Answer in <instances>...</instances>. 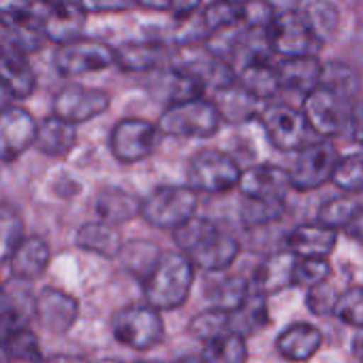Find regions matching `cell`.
Masks as SVG:
<instances>
[{"instance_id":"9f6ffc18","label":"cell","mask_w":363,"mask_h":363,"mask_svg":"<svg viewBox=\"0 0 363 363\" xmlns=\"http://www.w3.org/2000/svg\"><path fill=\"white\" fill-rule=\"evenodd\" d=\"M0 363H13L11 355H9V349H6V340L0 338Z\"/></svg>"},{"instance_id":"603a6c76","label":"cell","mask_w":363,"mask_h":363,"mask_svg":"<svg viewBox=\"0 0 363 363\" xmlns=\"http://www.w3.org/2000/svg\"><path fill=\"white\" fill-rule=\"evenodd\" d=\"M323 336L311 323H294L289 325L277 340V349L283 359L294 363H302L313 359L321 349Z\"/></svg>"},{"instance_id":"52a82bcc","label":"cell","mask_w":363,"mask_h":363,"mask_svg":"<svg viewBox=\"0 0 363 363\" xmlns=\"http://www.w3.org/2000/svg\"><path fill=\"white\" fill-rule=\"evenodd\" d=\"M240 172V166L228 153L217 149H204L189 160L187 187H191L196 194H223L238 185Z\"/></svg>"},{"instance_id":"c3c4849f","label":"cell","mask_w":363,"mask_h":363,"mask_svg":"<svg viewBox=\"0 0 363 363\" xmlns=\"http://www.w3.org/2000/svg\"><path fill=\"white\" fill-rule=\"evenodd\" d=\"M202 0H136V4L145 6V9H151V11H168L172 13L177 19H187L191 17L198 6H200Z\"/></svg>"},{"instance_id":"b9f144b4","label":"cell","mask_w":363,"mask_h":363,"mask_svg":"<svg viewBox=\"0 0 363 363\" xmlns=\"http://www.w3.org/2000/svg\"><path fill=\"white\" fill-rule=\"evenodd\" d=\"M332 268L328 264V259H319V257H296L294 264V272H291V285H300V287H317L321 283L328 281Z\"/></svg>"},{"instance_id":"ee69618b","label":"cell","mask_w":363,"mask_h":363,"mask_svg":"<svg viewBox=\"0 0 363 363\" xmlns=\"http://www.w3.org/2000/svg\"><path fill=\"white\" fill-rule=\"evenodd\" d=\"M249 283L238 279V277H230V279H221L215 283L211 298H213V308H221L232 313L247 296Z\"/></svg>"},{"instance_id":"7bdbcfd3","label":"cell","mask_w":363,"mask_h":363,"mask_svg":"<svg viewBox=\"0 0 363 363\" xmlns=\"http://www.w3.org/2000/svg\"><path fill=\"white\" fill-rule=\"evenodd\" d=\"M191 332L196 338H200L202 342H208V340H215L230 330V313L228 311H221V308H211V311H204L200 313L194 321H191Z\"/></svg>"},{"instance_id":"e575fe53","label":"cell","mask_w":363,"mask_h":363,"mask_svg":"<svg viewBox=\"0 0 363 363\" xmlns=\"http://www.w3.org/2000/svg\"><path fill=\"white\" fill-rule=\"evenodd\" d=\"M202 362L204 363H245L247 362V345L245 336L236 332H228L215 340L204 342Z\"/></svg>"},{"instance_id":"4dcf8cb0","label":"cell","mask_w":363,"mask_h":363,"mask_svg":"<svg viewBox=\"0 0 363 363\" xmlns=\"http://www.w3.org/2000/svg\"><path fill=\"white\" fill-rule=\"evenodd\" d=\"M266 294L255 289L249 283L245 300L230 313V330L245 336L253 334L255 330L264 328L268 323V306H266Z\"/></svg>"},{"instance_id":"ba28073f","label":"cell","mask_w":363,"mask_h":363,"mask_svg":"<svg viewBox=\"0 0 363 363\" xmlns=\"http://www.w3.org/2000/svg\"><path fill=\"white\" fill-rule=\"evenodd\" d=\"M53 66L62 77L74 79L89 72H100L115 66V49L96 38H74L57 45L53 53Z\"/></svg>"},{"instance_id":"6f0895ef","label":"cell","mask_w":363,"mask_h":363,"mask_svg":"<svg viewBox=\"0 0 363 363\" xmlns=\"http://www.w3.org/2000/svg\"><path fill=\"white\" fill-rule=\"evenodd\" d=\"M174 363H204L202 362V357H198V355H187V357H181L179 362Z\"/></svg>"},{"instance_id":"bcb514c9","label":"cell","mask_w":363,"mask_h":363,"mask_svg":"<svg viewBox=\"0 0 363 363\" xmlns=\"http://www.w3.org/2000/svg\"><path fill=\"white\" fill-rule=\"evenodd\" d=\"M336 317L349 325H353L355 330H362L363 325V291L359 285L347 289L345 294L336 296L334 302V311Z\"/></svg>"},{"instance_id":"91938a15","label":"cell","mask_w":363,"mask_h":363,"mask_svg":"<svg viewBox=\"0 0 363 363\" xmlns=\"http://www.w3.org/2000/svg\"><path fill=\"white\" fill-rule=\"evenodd\" d=\"M102 363H117V362H102Z\"/></svg>"},{"instance_id":"ffe728a7","label":"cell","mask_w":363,"mask_h":363,"mask_svg":"<svg viewBox=\"0 0 363 363\" xmlns=\"http://www.w3.org/2000/svg\"><path fill=\"white\" fill-rule=\"evenodd\" d=\"M336 240H338L336 230H330L321 223H306V225L296 228L289 234L287 247H289V253L296 257L325 259L334 251Z\"/></svg>"},{"instance_id":"2e32d148","label":"cell","mask_w":363,"mask_h":363,"mask_svg":"<svg viewBox=\"0 0 363 363\" xmlns=\"http://www.w3.org/2000/svg\"><path fill=\"white\" fill-rule=\"evenodd\" d=\"M34 315L49 334H66L79 317V304L62 289L45 287L34 300Z\"/></svg>"},{"instance_id":"d4e9b609","label":"cell","mask_w":363,"mask_h":363,"mask_svg":"<svg viewBox=\"0 0 363 363\" xmlns=\"http://www.w3.org/2000/svg\"><path fill=\"white\" fill-rule=\"evenodd\" d=\"M138 211L140 198L121 187H102L96 196V213L100 221L113 228L132 221L134 217H138Z\"/></svg>"},{"instance_id":"f546056e","label":"cell","mask_w":363,"mask_h":363,"mask_svg":"<svg viewBox=\"0 0 363 363\" xmlns=\"http://www.w3.org/2000/svg\"><path fill=\"white\" fill-rule=\"evenodd\" d=\"M74 240L83 251L96 253L100 257L113 259L123 251V238L119 230L102 221H91V223L81 225Z\"/></svg>"},{"instance_id":"836d02e7","label":"cell","mask_w":363,"mask_h":363,"mask_svg":"<svg viewBox=\"0 0 363 363\" xmlns=\"http://www.w3.org/2000/svg\"><path fill=\"white\" fill-rule=\"evenodd\" d=\"M319 85L351 102L359 91V74L355 68H351L345 62H330V64H323L321 68Z\"/></svg>"},{"instance_id":"484cf974","label":"cell","mask_w":363,"mask_h":363,"mask_svg":"<svg viewBox=\"0 0 363 363\" xmlns=\"http://www.w3.org/2000/svg\"><path fill=\"white\" fill-rule=\"evenodd\" d=\"M170 51L162 43H125L119 49H115V66H121V70L130 72H149L157 70L166 60Z\"/></svg>"},{"instance_id":"11a10c76","label":"cell","mask_w":363,"mask_h":363,"mask_svg":"<svg viewBox=\"0 0 363 363\" xmlns=\"http://www.w3.org/2000/svg\"><path fill=\"white\" fill-rule=\"evenodd\" d=\"M11 100H13V98H11V94H9V89H6V87H4V83L0 81V111H2V108H6L9 104H13Z\"/></svg>"},{"instance_id":"9c48e42d","label":"cell","mask_w":363,"mask_h":363,"mask_svg":"<svg viewBox=\"0 0 363 363\" xmlns=\"http://www.w3.org/2000/svg\"><path fill=\"white\" fill-rule=\"evenodd\" d=\"M296 153V162L291 170H287L291 189L313 191L330 183L334 164L338 160L336 147L330 143V138H315Z\"/></svg>"},{"instance_id":"ab89813d","label":"cell","mask_w":363,"mask_h":363,"mask_svg":"<svg viewBox=\"0 0 363 363\" xmlns=\"http://www.w3.org/2000/svg\"><path fill=\"white\" fill-rule=\"evenodd\" d=\"M242 4H234V2H225V0H215L211 2L204 13L200 15L202 28L206 34L242 23Z\"/></svg>"},{"instance_id":"d6a6232c","label":"cell","mask_w":363,"mask_h":363,"mask_svg":"<svg viewBox=\"0 0 363 363\" xmlns=\"http://www.w3.org/2000/svg\"><path fill=\"white\" fill-rule=\"evenodd\" d=\"M294 264H296V255L291 253H277L270 259H266L259 270L255 281L251 283L255 289H259L262 294L270 296L274 291L285 289L287 285H291V272H294Z\"/></svg>"},{"instance_id":"8d00e7d4","label":"cell","mask_w":363,"mask_h":363,"mask_svg":"<svg viewBox=\"0 0 363 363\" xmlns=\"http://www.w3.org/2000/svg\"><path fill=\"white\" fill-rule=\"evenodd\" d=\"M359 213H362V204L351 196H342V198H334V200L325 202L319 208L317 223H321L330 230H345L351 223V219Z\"/></svg>"},{"instance_id":"681fc988","label":"cell","mask_w":363,"mask_h":363,"mask_svg":"<svg viewBox=\"0 0 363 363\" xmlns=\"http://www.w3.org/2000/svg\"><path fill=\"white\" fill-rule=\"evenodd\" d=\"M334 302H336V294L334 289L325 283L317 285V287H311L308 289V308L319 315V317H325L334 311Z\"/></svg>"},{"instance_id":"7dc6e473","label":"cell","mask_w":363,"mask_h":363,"mask_svg":"<svg viewBox=\"0 0 363 363\" xmlns=\"http://www.w3.org/2000/svg\"><path fill=\"white\" fill-rule=\"evenodd\" d=\"M6 349H9L11 359H23L30 363L40 362L38 340L30 330H26V325L6 336Z\"/></svg>"},{"instance_id":"83f0119b","label":"cell","mask_w":363,"mask_h":363,"mask_svg":"<svg viewBox=\"0 0 363 363\" xmlns=\"http://www.w3.org/2000/svg\"><path fill=\"white\" fill-rule=\"evenodd\" d=\"M213 104L217 106L221 121H232V123L249 121V119L257 117L262 111V100L253 98L238 83H232L223 89H217Z\"/></svg>"},{"instance_id":"74e56055","label":"cell","mask_w":363,"mask_h":363,"mask_svg":"<svg viewBox=\"0 0 363 363\" xmlns=\"http://www.w3.org/2000/svg\"><path fill=\"white\" fill-rule=\"evenodd\" d=\"M330 181L347 194H359L363 189L362 153H351L347 157H338Z\"/></svg>"},{"instance_id":"30bf717a","label":"cell","mask_w":363,"mask_h":363,"mask_svg":"<svg viewBox=\"0 0 363 363\" xmlns=\"http://www.w3.org/2000/svg\"><path fill=\"white\" fill-rule=\"evenodd\" d=\"M113 334L121 345L134 351H149L164 338V321L157 308L149 304H132L115 315Z\"/></svg>"},{"instance_id":"44dd1931","label":"cell","mask_w":363,"mask_h":363,"mask_svg":"<svg viewBox=\"0 0 363 363\" xmlns=\"http://www.w3.org/2000/svg\"><path fill=\"white\" fill-rule=\"evenodd\" d=\"M47 264H49V245L38 236L23 238L9 257L13 279L26 283L38 279L47 270Z\"/></svg>"},{"instance_id":"f5cc1de1","label":"cell","mask_w":363,"mask_h":363,"mask_svg":"<svg viewBox=\"0 0 363 363\" xmlns=\"http://www.w3.org/2000/svg\"><path fill=\"white\" fill-rule=\"evenodd\" d=\"M351 128H353V140L355 143H362V106H359V102H353L351 104V115H349L347 132Z\"/></svg>"},{"instance_id":"7c38bea8","label":"cell","mask_w":363,"mask_h":363,"mask_svg":"<svg viewBox=\"0 0 363 363\" xmlns=\"http://www.w3.org/2000/svg\"><path fill=\"white\" fill-rule=\"evenodd\" d=\"M160 130L155 123L140 119V117H123L119 119L108 136L111 153L123 162V164H136L147 160L157 143H160Z\"/></svg>"},{"instance_id":"f6af8a7d","label":"cell","mask_w":363,"mask_h":363,"mask_svg":"<svg viewBox=\"0 0 363 363\" xmlns=\"http://www.w3.org/2000/svg\"><path fill=\"white\" fill-rule=\"evenodd\" d=\"M277 9L270 0H245L242 2V26L251 32H268L274 17Z\"/></svg>"},{"instance_id":"f1b7e54d","label":"cell","mask_w":363,"mask_h":363,"mask_svg":"<svg viewBox=\"0 0 363 363\" xmlns=\"http://www.w3.org/2000/svg\"><path fill=\"white\" fill-rule=\"evenodd\" d=\"M2 19H4L6 32H9L11 47H15L23 55L34 53L43 45L45 34H43L40 17L34 9L26 11V13H17V15H4Z\"/></svg>"},{"instance_id":"cb8c5ba5","label":"cell","mask_w":363,"mask_h":363,"mask_svg":"<svg viewBox=\"0 0 363 363\" xmlns=\"http://www.w3.org/2000/svg\"><path fill=\"white\" fill-rule=\"evenodd\" d=\"M321 68H323V64L315 55L285 57L277 66L281 89H291V91H300V94L306 96L308 91L319 87Z\"/></svg>"},{"instance_id":"8992f818","label":"cell","mask_w":363,"mask_h":363,"mask_svg":"<svg viewBox=\"0 0 363 363\" xmlns=\"http://www.w3.org/2000/svg\"><path fill=\"white\" fill-rule=\"evenodd\" d=\"M259 121L272 147L279 151H298L311 140H315V132L306 123L302 111L287 102H270L262 106Z\"/></svg>"},{"instance_id":"7a4b0ae2","label":"cell","mask_w":363,"mask_h":363,"mask_svg":"<svg viewBox=\"0 0 363 363\" xmlns=\"http://www.w3.org/2000/svg\"><path fill=\"white\" fill-rule=\"evenodd\" d=\"M191 283L194 264L181 251L160 253L143 281L145 300L157 311H172L187 300Z\"/></svg>"},{"instance_id":"1f68e13d","label":"cell","mask_w":363,"mask_h":363,"mask_svg":"<svg viewBox=\"0 0 363 363\" xmlns=\"http://www.w3.org/2000/svg\"><path fill=\"white\" fill-rule=\"evenodd\" d=\"M319 45L334 40L340 32V11L332 0H308L300 11Z\"/></svg>"},{"instance_id":"9a60e30c","label":"cell","mask_w":363,"mask_h":363,"mask_svg":"<svg viewBox=\"0 0 363 363\" xmlns=\"http://www.w3.org/2000/svg\"><path fill=\"white\" fill-rule=\"evenodd\" d=\"M36 119L30 111L9 104L0 111V162H15L32 145L36 136Z\"/></svg>"},{"instance_id":"4fadbf2b","label":"cell","mask_w":363,"mask_h":363,"mask_svg":"<svg viewBox=\"0 0 363 363\" xmlns=\"http://www.w3.org/2000/svg\"><path fill=\"white\" fill-rule=\"evenodd\" d=\"M270 49L285 57H302L315 55L319 51V43L313 36L308 23L304 21L300 11H283L277 13L270 30H268Z\"/></svg>"},{"instance_id":"d6986e66","label":"cell","mask_w":363,"mask_h":363,"mask_svg":"<svg viewBox=\"0 0 363 363\" xmlns=\"http://www.w3.org/2000/svg\"><path fill=\"white\" fill-rule=\"evenodd\" d=\"M0 81L13 100H26L36 89V74L28 57L13 47L0 51Z\"/></svg>"},{"instance_id":"680465c9","label":"cell","mask_w":363,"mask_h":363,"mask_svg":"<svg viewBox=\"0 0 363 363\" xmlns=\"http://www.w3.org/2000/svg\"><path fill=\"white\" fill-rule=\"evenodd\" d=\"M225 2H234V4H242L245 0H225Z\"/></svg>"},{"instance_id":"d590c367","label":"cell","mask_w":363,"mask_h":363,"mask_svg":"<svg viewBox=\"0 0 363 363\" xmlns=\"http://www.w3.org/2000/svg\"><path fill=\"white\" fill-rule=\"evenodd\" d=\"M285 213V200H259L245 198L240 206V219L247 228H262L279 221Z\"/></svg>"},{"instance_id":"6da1fadb","label":"cell","mask_w":363,"mask_h":363,"mask_svg":"<svg viewBox=\"0 0 363 363\" xmlns=\"http://www.w3.org/2000/svg\"><path fill=\"white\" fill-rule=\"evenodd\" d=\"M174 232V240L181 249V253L198 268L208 272H221L232 266V262L238 257V242L234 236L221 232L215 223L208 219L191 217L183 225H179Z\"/></svg>"},{"instance_id":"94428289","label":"cell","mask_w":363,"mask_h":363,"mask_svg":"<svg viewBox=\"0 0 363 363\" xmlns=\"http://www.w3.org/2000/svg\"><path fill=\"white\" fill-rule=\"evenodd\" d=\"M138 363H153V362H138Z\"/></svg>"},{"instance_id":"3957f363","label":"cell","mask_w":363,"mask_h":363,"mask_svg":"<svg viewBox=\"0 0 363 363\" xmlns=\"http://www.w3.org/2000/svg\"><path fill=\"white\" fill-rule=\"evenodd\" d=\"M155 125L166 136L211 138L221 128V117L213 100L198 96L168 104Z\"/></svg>"},{"instance_id":"4316f807","label":"cell","mask_w":363,"mask_h":363,"mask_svg":"<svg viewBox=\"0 0 363 363\" xmlns=\"http://www.w3.org/2000/svg\"><path fill=\"white\" fill-rule=\"evenodd\" d=\"M234 74H236V83L262 102L272 100L281 89L277 66H272L268 60H253L240 66Z\"/></svg>"},{"instance_id":"db71d44e","label":"cell","mask_w":363,"mask_h":363,"mask_svg":"<svg viewBox=\"0 0 363 363\" xmlns=\"http://www.w3.org/2000/svg\"><path fill=\"white\" fill-rule=\"evenodd\" d=\"M11 47V40H9V32H6V26H4V19L0 17V51ZM15 49V47H13Z\"/></svg>"},{"instance_id":"f35d334b","label":"cell","mask_w":363,"mask_h":363,"mask_svg":"<svg viewBox=\"0 0 363 363\" xmlns=\"http://www.w3.org/2000/svg\"><path fill=\"white\" fill-rule=\"evenodd\" d=\"M21 240H23V221L19 213L9 204H0V264L9 262L11 253Z\"/></svg>"},{"instance_id":"f907efd6","label":"cell","mask_w":363,"mask_h":363,"mask_svg":"<svg viewBox=\"0 0 363 363\" xmlns=\"http://www.w3.org/2000/svg\"><path fill=\"white\" fill-rule=\"evenodd\" d=\"M85 15L89 13H121L136 6V0H77Z\"/></svg>"},{"instance_id":"5bb4252c","label":"cell","mask_w":363,"mask_h":363,"mask_svg":"<svg viewBox=\"0 0 363 363\" xmlns=\"http://www.w3.org/2000/svg\"><path fill=\"white\" fill-rule=\"evenodd\" d=\"M111 108V94L98 87L66 85L53 98V115L79 125Z\"/></svg>"},{"instance_id":"816d5d0a","label":"cell","mask_w":363,"mask_h":363,"mask_svg":"<svg viewBox=\"0 0 363 363\" xmlns=\"http://www.w3.org/2000/svg\"><path fill=\"white\" fill-rule=\"evenodd\" d=\"M36 9V0H0V15H17Z\"/></svg>"},{"instance_id":"5b68a950","label":"cell","mask_w":363,"mask_h":363,"mask_svg":"<svg viewBox=\"0 0 363 363\" xmlns=\"http://www.w3.org/2000/svg\"><path fill=\"white\" fill-rule=\"evenodd\" d=\"M168 62L170 68L183 72L185 77L196 81L202 89L213 87L217 91L236 83V74L232 66L219 55H215L213 51H208L206 47H198L196 43L179 45L174 51H170Z\"/></svg>"},{"instance_id":"60d3db41","label":"cell","mask_w":363,"mask_h":363,"mask_svg":"<svg viewBox=\"0 0 363 363\" xmlns=\"http://www.w3.org/2000/svg\"><path fill=\"white\" fill-rule=\"evenodd\" d=\"M157 85H160V89L166 94L168 104L181 102V100H189V98H198V96H202V91H204L196 81H191L189 77H185L183 72H179V70H174V68H168V70L160 77Z\"/></svg>"},{"instance_id":"ac0fdd59","label":"cell","mask_w":363,"mask_h":363,"mask_svg":"<svg viewBox=\"0 0 363 363\" xmlns=\"http://www.w3.org/2000/svg\"><path fill=\"white\" fill-rule=\"evenodd\" d=\"M40 6H43V13L38 17H40L45 38L57 45H64L81 36L83 26H85V13L81 11L77 0L40 4Z\"/></svg>"},{"instance_id":"277c9868","label":"cell","mask_w":363,"mask_h":363,"mask_svg":"<svg viewBox=\"0 0 363 363\" xmlns=\"http://www.w3.org/2000/svg\"><path fill=\"white\" fill-rule=\"evenodd\" d=\"M198 206V196L191 187L164 185L153 189L147 198L140 200L138 215L153 228L177 230L187 219L194 217Z\"/></svg>"},{"instance_id":"7402d4cb","label":"cell","mask_w":363,"mask_h":363,"mask_svg":"<svg viewBox=\"0 0 363 363\" xmlns=\"http://www.w3.org/2000/svg\"><path fill=\"white\" fill-rule=\"evenodd\" d=\"M77 145V125L49 115L36 125L34 145L40 153L49 157H66Z\"/></svg>"},{"instance_id":"e0dca14e","label":"cell","mask_w":363,"mask_h":363,"mask_svg":"<svg viewBox=\"0 0 363 363\" xmlns=\"http://www.w3.org/2000/svg\"><path fill=\"white\" fill-rule=\"evenodd\" d=\"M236 187H240L245 198L285 200V194L291 189V183L285 168L274 164H257L240 172Z\"/></svg>"},{"instance_id":"8fae6325","label":"cell","mask_w":363,"mask_h":363,"mask_svg":"<svg viewBox=\"0 0 363 363\" xmlns=\"http://www.w3.org/2000/svg\"><path fill=\"white\" fill-rule=\"evenodd\" d=\"M351 104L353 102L319 85L304 96L302 115L317 136L332 138V136H340L342 132H347Z\"/></svg>"}]
</instances>
